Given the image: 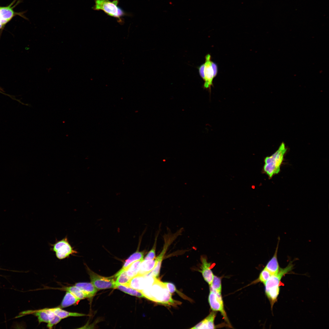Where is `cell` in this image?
<instances>
[{"instance_id":"28","label":"cell","mask_w":329,"mask_h":329,"mask_svg":"<svg viewBox=\"0 0 329 329\" xmlns=\"http://www.w3.org/2000/svg\"><path fill=\"white\" fill-rule=\"evenodd\" d=\"M271 275L267 270L264 268L260 273L257 281L264 284Z\"/></svg>"},{"instance_id":"7","label":"cell","mask_w":329,"mask_h":329,"mask_svg":"<svg viewBox=\"0 0 329 329\" xmlns=\"http://www.w3.org/2000/svg\"><path fill=\"white\" fill-rule=\"evenodd\" d=\"M208 299L211 309L214 311L220 312L225 320L230 325L229 322L224 309L221 293L210 290Z\"/></svg>"},{"instance_id":"25","label":"cell","mask_w":329,"mask_h":329,"mask_svg":"<svg viewBox=\"0 0 329 329\" xmlns=\"http://www.w3.org/2000/svg\"><path fill=\"white\" fill-rule=\"evenodd\" d=\"M34 314L37 317L40 323L41 322L48 323L49 317L46 308L37 310L35 312Z\"/></svg>"},{"instance_id":"20","label":"cell","mask_w":329,"mask_h":329,"mask_svg":"<svg viewBox=\"0 0 329 329\" xmlns=\"http://www.w3.org/2000/svg\"><path fill=\"white\" fill-rule=\"evenodd\" d=\"M80 300L70 292L66 291L61 304V307H67L76 303Z\"/></svg>"},{"instance_id":"6","label":"cell","mask_w":329,"mask_h":329,"mask_svg":"<svg viewBox=\"0 0 329 329\" xmlns=\"http://www.w3.org/2000/svg\"><path fill=\"white\" fill-rule=\"evenodd\" d=\"M177 236L176 234L166 235L164 237V244L163 248L159 255L155 258V266L153 270L147 274L156 278L158 276L163 257L168 246Z\"/></svg>"},{"instance_id":"12","label":"cell","mask_w":329,"mask_h":329,"mask_svg":"<svg viewBox=\"0 0 329 329\" xmlns=\"http://www.w3.org/2000/svg\"><path fill=\"white\" fill-rule=\"evenodd\" d=\"M126 286L141 291L146 287L145 276L136 274L131 278Z\"/></svg>"},{"instance_id":"24","label":"cell","mask_w":329,"mask_h":329,"mask_svg":"<svg viewBox=\"0 0 329 329\" xmlns=\"http://www.w3.org/2000/svg\"><path fill=\"white\" fill-rule=\"evenodd\" d=\"M64 290L70 292L80 300L87 298L83 291L75 285L66 287L64 288Z\"/></svg>"},{"instance_id":"22","label":"cell","mask_w":329,"mask_h":329,"mask_svg":"<svg viewBox=\"0 0 329 329\" xmlns=\"http://www.w3.org/2000/svg\"><path fill=\"white\" fill-rule=\"evenodd\" d=\"M280 291L279 286H278L271 288L265 292L266 295L270 301L272 310L274 303L277 300Z\"/></svg>"},{"instance_id":"9","label":"cell","mask_w":329,"mask_h":329,"mask_svg":"<svg viewBox=\"0 0 329 329\" xmlns=\"http://www.w3.org/2000/svg\"><path fill=\"white\" fill-rule=\"evenodd\" d=\"M205 61L204 63L205 79L203 87L208 91L210 94L211 87L213 86V81L214 78L211 63V56L210 54H208L205 56Z\"/></svg>"},{"instance_id":"16","label":"cell","mask_w":329,"mask_h":329,"mask_svg":"<svg viewBox=\"0 0 329 329\" xmlns=\"http://www.w3.org/2000/svg\"><path fill=\"white\" fill-rule=\"evenodd\" d=\"M144 253L143 251H137L133 253L126 260L122 268L114 275V277L116 278L130 264L135 261L143 259Z\"/></svg>"},{"instance_id":"23","label":"cell","mask_w":329,"mask_h":329,"mask_svg":"<svg viewBox=\"0 0 329 329\" xmlns=\"http://www.w3.org/2000/svg\"><path fill=\"white\" fill-rule=\"evenodd\" d=\"M46 309L49 317V320L47 323V327L48 328L51 329L54 326L59 322L62 319L56 315L51 308H46Z\"/></svg>"},{"instance_id":"19","label":"cell","mask_w":329,"mask_h":329,"mask_svg":"<svg viewBox=\"0 0 329 329\" xmlns=\"http://www.w3.org/2000/svg\"><path fill=\"white\" fill-rule=\"evenodd\" d=\"M143 259H141L132 263L124 269V271H126L127 274L130 278L137 274L140 264Z\"/></svg>"},{"instance_id":"18","label":"cell","mask_w":329,"mask_h":329,"mask_svg":"<svg viewBox=\"0 0 329 329\" xmlns=\"http://www.w3.org/2000/svg\"><path fill=\"white\" fill-rule=\"evenodd\" d=\"M53 312L62 319L70 317H78L85 316V314L76 312H71L57 307L51 308Z\"/></svg>"},{"instance_id":"31","label":"cell","mask_w":329,"mask_h":329,"mask_svg":"<svg viewBox=\"0 0 329 329\" xmlns=\"http://www.w3.org/2000/svg\"><path fill=\"white\" fill-rule=\"evenodd\" d=\"M204 64H203L199 66L198 69L199 70V72L200 75L203 80L204 81L205 79V76L204 74Z\"/></svg>"},{"instance_id":"21","label":"cell","mask_w":329,"mask_h":329,"mask_svg":"<svg viewBox=\"0 0 329 329\" xmlns=\"http://www.w3.org/2000/svg\"><path fill=\"white\" fill-rule=\"evenodd\" d=\"M116 288L130 295L139 298H144L141 291L120 284L116 285Z\"/></svg>"},{"instance_id":"17","label":"cell","mask_w":329,"mask_h":329,"mask_svg":"<svg viewBox=\"0 0 329 329\" xmlns=\"http://www.w3.org/2000/svg\"><path fill=\"white\" fill-rule=\"evenodd\" d=\"M278 245V244L277 246L273 256L268 261L265 267V268L272 275L277 273L280 269L277 257Z\"/></svg>"},{"instance_id":"30","label":"cell","mask_w":329,"mask_h":329,"mask_svg":"<svg viewBox=\"0 0 329 329\" xmlns=\"http://www.w3.org/2000/svg\"><path fill=\"white\" fill-rule=\"evenodd\" d=\"M163 283L166 287L169 292L171 294L176 291V289L175 285L172 283L169 282H164Z\"/></svg>"},{"instance_id":"1","label":"cell","mask_w":329,"mask_h":329,"mask_svg":"<svg viewBox=\"0 0 329 329\" xmlns=\"http://www.w3.org/2000/svg\"><path fill=\"white\" fill-rule=\"evenodd\" d=\"M150 293L153 301L168 305H175L179 302L174 300L171 294L168 291L163 282L156 278L150 289Z\"/></svg>"},{"instance_id":"26","label":"cell","mask_w":329,"mask_h":329,"mask_svg":"<svg viewBox=\"0 0 329 329\" xmlns=\"http://www.w3.org/2000/svg\"><path fill=\"white\" fill-rule=\"evenodd\" d=\"M116 278V285L120 284L125 286L127 285L131 278L128 275L126 271L122 272Z\"/></svg>"},{"instance_id":"13","label":"cell","mask_w":329,"mask_h":329,"mask_svg":"<svg viewBox=\"0 0 329 329\" xmlns=\"http://www.w3.org/2000/svg\"><path fill=\"white\" fill-rule=\"evenodd\" d=\"M216 313L212 312L205 319L191 329H214Z\"/></svg>"},{"instance_id":"15","label":"cell","mask_w":329,"mask_h":329,"mask_svg":"<svg viewBox=\"0 0 329 329\" xmlns=\"http://www.w3.org/2000/svg\"><path fill=\"white\" fill-rule=\"evenodd\" d=\"M156 264L155 259L143 260L141 263L137 274L145 276L149 273L154 268Z\"/></svg>"},{"instance_id":"11","label":"cell","mask_w":329,"mask_h":329,"mask_svg":"<svg viewBox=\"0 0 329 329\" xmlns=\"http://www.w3.org/2000/svg\"><path fill=\"white\" fill-rule=\"evenodd\" d=\"M201 265L200 271L202 273L204 280L210 285L213 280L214 275L210 268L211 264L208 263L205 256L201 258Z\"/></svg>"},{"instance_id":"27","label":"cell","mask_w":329,"mask_h":329,"mask_svg":"<svg viewBox=\"0 0 329 329\" xmlns=\"http://www.w3.org/2000/svg\"><path fill=\"white\" fill-rule=\"evenodd\" d=\"M210 286V290L221 293V284L220 278L214 275L212 281Z\"/></svg>"},{"instance_id":"3","label":"cell","mask_w":329,"mask_h":329,"mask_svg":"<svg viewBox=\"0 0 329 329\" xmlns=\"http://www.w3.org/2000/svg\"><path fill=\"white\" fill-rule=\"evenodd\" d=\"M286 150L284 143H282L275 153L265 158L264 170L270 177L279 172L280 165Z\"/></svg>"},{"instance_id":"5","label":"cell","mask_w":329,"mask_h":329,"mask_svg":"<svg viewBox=\"0 0 329 329\" xmlns=\"http://www.w3.org/2000/svg\"><path fill=\"white\" fill-rule=\"evenodd\" d=\"M87 269L91 282L97 289L116 288L114 276L108 277H103L94 273L88 267Z\"/></svg>"},{"instance_id":"29","label":"cell","mask_w":329,"mask_h":329,"mask_svg":"<svg viewBox=\"0 0 329 329\" xmlns=\"http://www.w3.org/2000/svg\"><path fill=\"white\" fill-rule=\"evenodd\" d=\"M157 239V237L155 239V241L153 248L147 254L144 259H143L144 260H153L155 258Z\"/></svg>"},{"instance_id":"33","label":"cell","mask_w":329,"mask_h":329,"mask_svg":"<svg viewBox=\"0 0 329 329\" xmlns=\"http://www.w3.org/2000/svg\"><path fill=\"white\" fill-rule=\"evenodd\" d=\"M4 26L3 25L2 22L0 19V29L2 28Z\"/></svg>"},{"instance_id":"4","label":"cell","mask_w":329,"mask_h":329,"mask_svg":"<svg viewBox=\"0 0 329 329\" xmlns=\"http://www.w3.org/2000/svg\"><path fill=\"white\" fill-rule=\"evenodd\" d=\"M50 250L55 253L56 257L62 260L69 257L71 255L76 256L78 252L69 242L67 236L57 240L54 244H50Z\"/></svg>"},{"instance_id":"32","label":"cell","mask_w":329,"mask_h":329,"mask_svg":"<svg viewBox=\"0 0 329 329\" xmlns=\"http://www.w3.org/2000/svg\"><path fill=\"white\" fill-rule=\"evenodd\" d=\"M211 65L214 73V78L217 75L218 69L217 64L212 61H211Z\"/></svg>"},{"instance_id":"2","label":"cell","mask_w":329,"mask_h":329,"mask_svg":"<svg viewBox=\"0 0 329 329\" xmlns=\"http://www.w3.org/2000/svg\"><path fill=\"white\" fill-rule=\"evenodd\" d=\"M119 0H95V5L92 9L95 10H102L108 15L116 18L120 23H123L122 17L127 13L118 6Z\"/></svg>"},{"instance_id":"8","label":"cell","mask_w":329,"mask_h":329,"mask_svg":"<svg viewBox=\"0 0 329 329\" xmlns=\"http://www.w3.org/2000/svg\"><path fill=\"white\" fill-rule=\"evenodd\" d=\"M293 266L292 263H290L286 267L283 268H280L277 273L271 275L264 284L265 286V292L271 288L280 286L281 285L280 281L282 278L283 276L292 269Z\"/></svg>"},{"instance_id":"10","label":"cell","mask_w":329,"mask_h":329,"mask_svg":"<svg viewBox=\"0 0 329 329\" xmlns=\"http://www.w3.org/2000/svg\"><path fill=\"white\" fill-rule=\"evenodd\" d=\"M15 2L16 0L13 1L8 6L0 7V19L4 26L9 21L16 15H19L24 18L27 19L22 13H17L13 11V8L16 5H17V3L13 6H12Z\"/></svg>"},{"instance_id":"14","label":"cell","mask_w":329,"mask_h":329,"mask_svg":"<svg viewBox=\"0 0 329 329\" xmlns=\"http://www.w3.org/2000/svg\"><path fill=\"white\" fill-rule=\"evenodd\" d=\"M75 285L79 288L83 292L87 298H90L95 295L97 289L91 283L78 282Z\"/></svg>"}]
</instances>
